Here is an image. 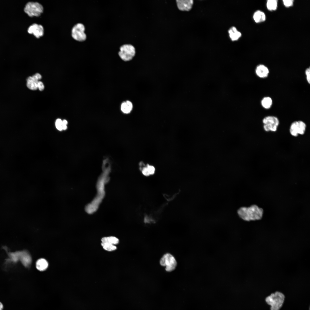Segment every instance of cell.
<instances>
[{
	"label": "cell",
	"instance_id": "cell-1",
	"mask_svg": "<svg viewBox=\"0 0 310 310\" xmlns=\"http://www.w3.org/2000/svg\"><path fill=\"white\" fill-rule=\"evenodd\" d=\"M263 212L262 209L256 205L248 208L241 207L237 211L239 216L243 220L247 221L260 219Z\"/></svg>",
	"mask_w": 310,
	"mask_h": 310
},
{
	"label": "cell",
	"instance_id": "cell-2",
	"mask_svg": "<svg viewBox=\"0 0 310 310\" xmlns=\"http://www.w3.org/2000/svg\"><path fill=\"white\" fill-rule=\"evenodd\" d=\"M285 296L279 292L272 294L266 299L267 303L271 306V310H279L284 303Z\"/></svg>",
	"mask_w": 310,
	"mask_h": 310
},
{
	"label": "cell",
	"instance_id": "cell-3",
	"mask_svg": "<svg viewBox=\"0 0 310 310\" xmlns=\"http://www.w3.org/2000/svg\"><path fill=\"white\" fill-rule=\"evenodd\" d=\"M24 10L30 17H38L43 12V8L42 6L38 2H30L26 5Z\"/></svg>",
	"mask_w": 310,
	"mask_h": 310
},
{
	"label": "cell",
	"instance_id": "cell-4",
	"mask_svg": "<svg viewBox=\"0 0 310 310\" xmlns=\"http://www.w3.org/2000/svg\"><path fill=\"white\" fill-rule=\"evenodd\" d=\"M135 47L130 44H125L120 48L118 54L120 57L125 61L131 60L135 56Z\"/></svg>",
	"mask_w": 310,
	"mask_h": 310
},
{
	"label": "cell",
	"instance_id": "cell-5",
	"mask_svg": "<svg viewBox=\"0 0 310 310\" xmlns=\"http://www.w3.org/2000/svg\"><path fill=\"white\" fill-rule=\"evenodd\" d=\"M262 123L265 131L275 132L277 131L279 124V121L276 116H268L263 119Z\"/></svg>",
	"mask_w": 310,
	"mask_h": 310
},
{
	"label": "cell",
	"instance_id": "cell-6",
	"mask_svg": "<svg viewBox=\"0 0 310 310\" xmlns=\"http://www.w3.org/2000/svg\"><path fill=\"white\" fill-rule=\"evenodd\" d=\"M160 263L161 266H166L165 270L168 272L174 270L177 266V262L174 257L169 253L164 255L161 258Z\"/></svg>",
	"mask_w": 310,
	"mask_h": 310
},
{
	"label": "cell",
	"instance_id": "cell-7",
	"mask_svg": "<svg viewBox=\"0 0 310 310\" xmlns=\"http://www.w3.org/2000/svg\"><path fill=\"white\" fill-rule=\"evenodd\" d=\"M306 125L301 120L294 121L291 124L289 132L290 134L294 137H297L299 135H303L305 131Z\"/></svg>",
	"mask_w": 310,
	"mask_h": 310
},
{
	"label": "cell",
	"instance_id": "cell-8",
	"mask_svg": "<svg viewBox=\"0 0 310 310\" xmlns=\"http://www.w3.org/2000/svg\"><path fill=\"white\" fill-rule=\"evenodd\" d=\"M85 27L81 23H78L73 27L71 30V36L73 38L78 41L82 42L85 41L86 36L84 32Z\"/></svg>",
	"mask_w": 310,
	"mask_h": 310
},
{
	"label": "cell",
	"instance_id": "cell-9",
	"mask_svg": "<svg viewBox=\"0 0 310 310\" xmlns=\"http://www.w3.org/2000/svg\"><path fill=\"white\" fill-rule=\"evenodd\" d=\"M28 32L30 34H33L36 38H39L44 34V28L40 25L34 24L29 27Z\"/></svg>",
	"mask_w": 310,
	"mask_h": 310
},
{
	"label": "cell",
	"instance_id": "cell-10",
	"mask_svg": "<svg viewBox=\"0 0 310 310\" xmlns=\"http://www.w3.org/2000/svg\"><path fill=\"white\" fill-rule=\"evenodd\" d=\"M255 73L259 78H264L268 76L269 70L268 67L264 65L259 64L256 67Z\"/></svg>",
	"mask_w": 310,
	"mask_h": 310
},
{
	"label": "cell",
	"instance_id": "cell-11",
	"mask_svg": "<svg viewBox=\"0 0 310 310\" xmlns=\"http://www.w3.org/2000/svg\"><path fill=\"white\" fill-rule=\"evenodd\" d=\"M179 9L182 11H189L192 8L193 3L192 0H176Z\"/></svg>",
	"mask_w": 310,
	"mask_h": 310
},
{
	"label": "cell",
	"instance_id": "cell-12",
	"mask_svg": "<svg viewBox=\"0 0 310 310\" xmlns=\"http://www.w3.org/2000/svg\"><path fill=\"white\" fill-rule=\"evenodd\" d=\"M22 263L26 267L30 266L32 262V258L29 253L26 251L21 252L20 259Z\"/></svg>",
	"mask_w": 310,
	"mask_h": 310
},
{
	"label": "cell",
	"instance_id": "cell-13",
	"mask_svg": "<svg viewBox=\"0 0 310 310\" xmlns=\"http://www.w3.org/2000/svg\"><path fill=\"white\" fill-rule=\"evenodd\" d=\"M38 80L34 75L30 76L27 80V86L30 90H36L38 89Z\"/></svg>",
	"mask_w": 310,
	"mask_h": 310
},
{
	"label": "cell",
	"instance_id": "cell-14",
	"mask_svg": "<svg viewBox=\"0 0 310 310\" xmlns=\"http://www.w3.org/2000/svg\"><path fill=\"white\" fill-rule=\"evenodd\" d=\"M228 33L230 39L232 41L237 40L241 36V33L234 26L231 27L229 30Z\"/></svg>",
	"mask_w": 310,
	"mask_h": 310
},
{
	"label": "cell",
	"instance_id": "cell-15",
	"mask_svg": "<svg viewBox=\"0 0 310 310\" xmlns=\"http://www.w3.org/2000/svg\"><path fill=\"white\" fill-rule=\"evenodd\" d=\"M48 266L47 261L44 258L38 259L36 263V268L40 271L45 270Z\"/></svg>",
	"mask_w": 310,
	"mask_h": 310
},
{
	"label": "cell",
	"instance_id": "cell-16",
	"mask_svg": "<svg viewBox=\"0 0 310 310\" xmlns=\"http://www.w3.org/2000/svg\"><path fill=\"white\" fill-rule=\"evenodd\" d=\"M266 15L262 11L258 10L255 11L253 15V18L256 23H260L266 20Z\"/></svg>",
	"mask_w": 310,
	"mask_h": 310
},
{
	"label": "cell",
	"instance_id": "cell-17",
	"mask_svg": "<svg viewBox=\"0 0 310 310\" xmlns=\"http://www.w3.org/2000/svg\"><path fill=\"white\" fill-rule=\"evenodd\" d=\"M133 107L132 103L129 101H127L122 103L121 109L124 113L128 114L131 112Z\"/></svg>",
	"mask_w": 310,
	"mask_h": 310
},
{
	"label": "cell",
	"instance_id": "cell-18",
	"mask_svg": "<svg viewBox=\"0 0 310 310\" xmlns=\"http://www.w3.org/2000/svg\"><path fill=\"white\" fill-rule=\"evenodd\" d=\"M272 100L269 96L264 97L261 100V103L262 107L266 109L270 108L272 104Z\"/></svg>",
	"mask_w": 310,
	"mask_h": 310
},
{
	"label": "cell",
	"instance_id": "cell-19",
	"mask_svg": "<svg viewBox=\"0 0 310 310\" xmlns=\"http://www.w3.org/2000/svg\"><path fill=\"white\" fill-rule=\"evenodd\" d=\"M102 242H107L114 245L119 243V239L115 237L111 236L104 237L101 239Z\"/></svg>",
	"mask_w": 310,
	"mask_h": 310
},
{
	"label": "cell",
	"instance_id": "cell-20",
	"mask_svg": "<svg viewBox=\"0 0 310 310\" xmlns=\"http://www.w3.org/2000/svg\"><path fill=\"white\" fill-rule=\"evenodd\" d=\"M268 9L270 11L276 10L277 7V2L276 0H268L266 4Z\"/></svg>",
	"mask_w": 310,
	"mask_h": 310
},
{
	"label": "cell",
	"instance_id": "cell-21",
	"mask_svg": "<svg viewBox=\"0 0 310 310\" xmlns=\"http://www.w3.org/2000/svg\"><path fill=\"white\" fill-rule=\"evenodd\" d=\"M101 245L104 250L108 251H114L117 248L115 245L107 242H102Z\"/></svg>",
	"mask_w": 310,
	"mask_h": 310
},
{
	"label": "cell",
	"instance_id": "cell-22",
	"mask_svg": "<svg viewBox=\"0 0 310 310\" xmlns=\"http://www.w3.org/2000/svg\"><path fill=\"white\" fill-rule=\"evenodd\" d=\"M62 121L59 119H57L55 122V126L57 129L59 131L63 130L62 126Z\"/></svg>",
	"mask_w": 310,
	"mask_h": 310
},
{
	"label": "cell",
	"instance_id": "cell-23",
	"mask_svg": "<svg viewBox=\"0 0 310 310\" xmlns=\"http://www.w3.org/2000/svg\"><path fill=\"white\" fill-rule=\"evenodd\" d=\"M146 167L150 175H153L154 173L155 169L153 166L147 164Z\"/></svg>",
	"mask_w": 310,
	"mask_h": 310
},
{
	"label": "cell",
	"instance_id": "cell-24",
	"mask_svg": "<svg viewBox=\"0 0 310 310\" xmlns=\"http://www.w3.org/2000/svg\"><path fill=\"white\" fill-rule=\"evenodd\" d=\"M305 73L306 76V79L308 83H310V68L309 67L306 69Z\"/></svg>",
	"mask_w": 310,
	"mask_h": 310
},
{
	"label": "cell",
	"instance_id": "cell-25",
	"mask_svg": "<svg viewBox=\"0 0 310 310\" xmlns=\"http://www.w3.org/2000/svg\"><path fill=\"white\" fill-rule=\"evenodd\" d=\"M284 5L286 7L291 6L293 3L292 0H284L283 1Z\"/></svg>",
	"mask_w": 310,
	"mask_h": 310
},
{
	"label": "cell",
	"instance_id": "cell-26",
	"mask_svg": "<svg viewBox=\"0 0 310 310\" xmlns=\"http://www.w3.org/2000/svg\"><path fill=\"white\" fill-rule=\"evenodd\" d=\"M44 88V86L43 83L41 81H38V89L40 91L43 90Z\"/></svg>",
	"mask_w": 310,
	"mask_h": 310
},
{
	"label": "cell",
	"instance_id": "cell-27",
	"mask_svg": "<svg viewBox=\"0 0 310 310\" xmlns=\"http://www.w3.org/2000/svg\"><path fill=\"white\" fill-rule=\"evenodd\" d=\"M143 174L145 176H148L150 175L147 168L146 167H144L142 170Z\"/></svg>",
	"mask_w": 310,
	"mask_h": 310
},
{
	"label": "cell",
	"instance_id": "cell-28",
	"mask_svg": "<svg viewBox=\"0 0 310 310\" xmlns=\"http://www.w3.org/2000/svg\"><path fill=\"white\" fill-rule=\"evenodd\" d=\"M35 75L36 76V77H37V78H38V80H40V79H41L42 76L39 73H36Z\"/></svg>",
	"mask_w": 310,
	"mask_h": 310
},
{
	"label": "cell",
	"instance_id": "cell-29",
	"mask_svg": "<svg viewBox=\"0 0 310 310\" xmlns=\"http://www.w3.org/2000/svg\"><path fill=\"white\" fill-rule=\"evenodd\" d=\"M67 122L66 120H64L62 121V126L64 125H67Z\"/></svg>",
	"mask_w": 310,
	"mask_h": 310
},
{
	"label": "cell",
	"instance_id": "cell-30",
	"mask_svg": "<svg viewBox=\"0 0 310 310\" xmlns=\"http://www.w3.org/2000/svg\"><path fill=\"white\" fill-rule=\"evenodd\" d=\"M4 308V306L3 303L0 301V310H3Z\"/></svg>",
	"mask_w": 310,
	"mask_h": 310
}]
</instances>
